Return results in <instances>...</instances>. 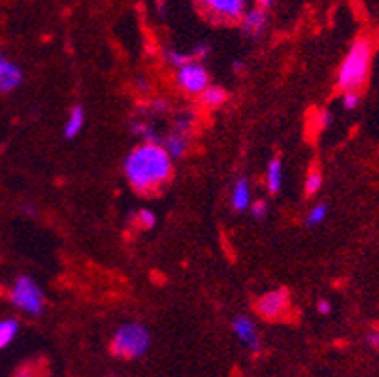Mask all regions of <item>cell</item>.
Wrapping results in <instances>:
<instances>
[{"mask_svg":"<svg viewBox=\"0 0 379 377\" xmlns=\"http://www.w3.org/2000/svg\"><path fill=\"white\" fill-rule=\"evenodd\" d=\"M124 178L134 191L149 194L165 187L174 174L170 155L160 144H140L124 158Z\"/></svg>","mask_w":379,"mask_h":377,"instance_id":"1","label":"cell"},{"mask_svg":"<svg viewBox=\"0 0 379 377\" xmlns=\"http://www.w3.org/2000/svg\"><path fill=\"white\" fill-rule=\"evenodd\" d=\"M373 51H376V40L370 35H360L355 38L351 48L347 49L344 61L340 64L338 75H336V85L340 91H360L364 89L370 70H372Z\"/></svg>","mask_w":379,"mask_h":377,"instance_id":"2","label":"cell"},{"mask_svg":"<svg viewBox=\"0 0 379 377\" xmlns=\"http://www.w3.org/2000/svg\"><path fill=\"white\" fill-rule=\"evenodd\" d=\"M151 343L149 330L138 322H124L111 338V353L118 358H140L147 353Z\"/></svg>","mask_w":379,"mask_h":377,"instance_id":"3","label":"cell"},{"mask_svg":"<svg viewBox=\"0 0 379 377\" xmlns=\"http://www.w3.org/2000/svg\"><path fill=\"white\" fill-rule=\"evenodd\" d=\"M10 302L14 304L15 308L21 309L23 313L38 317L41 315L44 306H46V296H44L40 285L33 277L19 275L12 285V291H10Z\"/></svg>","mask_w":379,"mask_h":377,"instance_id":"4","label":"cell"},{"mask_svg":"<svg viewBox=\"0 0 379 377\" xmlns=\"http://www.w3.org/2000/svg\"><path fill=\"white\" fill-rule=\"evenodd\" d=\"M176 83L187 95H200L210 85V72L200 61H189L176 68Z\"/></svg>","mask_w":379,"mask_h":377,"instance_id":"5","label":"cell"},{"mask_svg":"<svg viewBox=\"0 0 379 377\" xmlns=\"http://www.w3.org/2000/svg\"><path fill=\"white\" fill-rule=\"evenodd\" d=\"M200 8L221 23H240V19L248 10L246 0H198Z\"/></svg>","mask_w":379,"mask_h":377,"instance_id":"6","label":"cell"},{"mask_svg":"<svg viewBox=\"0 0 379 377\" xmlns=\"http://www.w3.org/2000/svg\"><path fill=\"white\" fill-rule=\"evenodd\" d=\"M289 302L290 296L287 288H274L259 298L255 309L262 319H277L289 309Z\"/></svg>","mask_w":379,"mask_h":377,"instance_id":"7","label":"cell"},{"mask_svg":"<svg viewBox=\"0 0 379 377\" xmlns=\"http://www.w3.org/2000/svg\"><path fill=\"white\" fill-rule=\"evenodd\" d=\"M232 330H234V334L240 338L241 342L248 345L249 349L253 351V353H259L262 347L261 343V336H259V330L253 324V321L246 315H238L232 321Z\"/></svg>","mask_w":379,"mask_h":377,"instance_id":"8","label":"cell"},{"mask_svg":"<svg viewBox=\"0 0 379 377\" xmlns=\"http://www.w3.org/2000/svg\"><path fill=\"white\" fill-rule=\"evenodd\" d=\"M268 25V14L262 8H251L246 10V14L240 19V27L243 35L251 36V38H259L264 33V28Z\"/></svg>","mask_w":379,"mask_h":377,"instance_id":"9","label":"cell"},{"mask_svg":"<svg viewBox=\"0 0 379 377\" xmlns=\"http://www.w3.org/2000/svg\"><path fill=\"white\" fill-rule=\"evenodd\" d=\"M160 145L165 147L172 160L174 158H183L189 151V140H187L185 134H180V132L168 134L165 140H160Z\"/></svg>","mask_w":379,"mask_h":377,"instance_id":"10","label":"cell"},{"mask_svg":"<svg viewBox=\"0 0 379 377\" xmlns=\"http://www.w3.org/2000/svg\"><path fill=\"white\" fill-rule=\"evenodd\" d=\"M23 82V72L14 62H6V66L0 72V91L2 93H12L17 89Z\"/></svg>","mask_w":379,"mask_h":377,"instance_id":"11","label":"cell"},{"mask_svg":"<svg viewBox=\"0 0 379 377\" xmlns=\"http://www.w3.org/2000/svg\"><path fill=\"white\" fill-rule=\"evenodd\" d=\"M200 104L207 108V110H215V108H221L223 104L227 102L228 93L219 85H207L206 89L200 93Z\"/></svg>","mask_w":379,"mask_h":377,"instance_id":"12","label":"cell"},{"mask_svg":"<svg viewBox=\"0 0 379 377\" xmlns=\"http://www.w3.org/2000/svg\"><path fill=\"white\" fill-rule=\"evenodd\" d=\"M251 206V191H249V181L246 178L238 179L232 189V208L236 212H246Z\"/></svg>","mask_w":379,"mask_h":377,"instance_id":"13","label":"cell"},{"mask_svg":"<svg viewBox=\"0 0 379 377\" xmlns=\"http://www.w3.org/2000/svg\"><path fill=\"white\" fill-rule=\"evenodd\" d=\"M83 125H85V110L82 106H74L68 111L66 123H64V138H68V140L76 138L82 132Z\"/></svg>","mask_w":379,"mask_h":377,"instance_id":"14","label":"cell"},{"mask_svg":"<svg viewBox=\"0 0 379 377\" xmlns=\"http://www.w3.org/2000/svg\"><path fill=\"white\" fill-rule=\"evenodd\" d=\"M283 185V165L279 158H272L266 166V187L272 194L281 191Z\"/></svg>","mask_w":379,"mask_h":377,"instance_id":"15","label":"cell"},{"mask_svg":"<svg viewBox=\"0 0 379 377\" xmlns=\"http://www.w3.org/2000/svg\"><path fill=\"white\" fill-rule=\"evenodd\" d=\"M131 131L134 136H138L142 140V144H160V138L157 136V132L151 125L145 123V121H136L132 123Z\"/></svg>","mask_w":379,"mask_h":377,"instance_id":"16","label":"cell"},{"mask_svg":"<svg viewBox=\"0 0 379 377\" xmlns=\"http://www.w3.org/2000/svg\"><path fill=\"white\" fill-rule=\"evenodd\" d=\"M17 332H19V322L15 319H2L0 321V349H4L14 342Z\"/></svg>","mask_w":379,"mask_h":377,"instance_id":"17","label":"cell"},{"mask_svg":"<svg viewBox=\"0 0 379 377\" xmlns=\"http://www.w3.org/2000/svg\"><path fill=\"white\" fill-rule=\"evenodd\" d=\"M329 215V206L324 202H319L315 206L311 208L308 215H306V226H317L321 225Z\"/></svg>","mask_w":379,"mask_h":377,"instance_id":"18","label":"cell"},{"mask_svg":"<svg viewBox=\"0 0 379 377\" xmlns=\"http://www.w3.org/2000/svg\"><path fill=\"white\" fill-rule=\"evenodd\" d=\"M321 187H323V176H321V172L310 170V174L306 176V181H304L306 194H308V196H313V194H317Z\"/></svg>","mask_w":379,"mask_h":377,"instance_id":"19","label":"cell"},{"mask_svg":"<svg viewBox=\"0 0 379 377\" xmlns=\"http://www.w3.org/2000/svg\"><path fill=\"white\" fill-rule=\"evenodd\" d=\"M166 59L172 64L174 68H180L181 64H185L189 61H194L191 53H183V51H176V49H168L166 51Z\"/></svg>","mask_w":379,"mask_h":377,"instance_id":"20","label":"cell"},{"mask_svg":"<svg viewBox=\"0 0 379 377\" xmlns=\"http://www.w3.org/2000/svg\"><path fill=\"white\" fill-rule=\"evenodd\" d=\"M360 102H362V96H360V93H357V91H347V93H344V96H342V106H344V110L347 111L357 110L360 106Z\"/></svg>","mask_w":379,"mask_h":377,"instance_id":"21","label":"cell"},{"mask_svg":"<svg viewBox=\"0 0 379 377\" xmlns=\"http://www.w3.org/2000/svg\"><path fill=\"white\" fill-rule=\"evenodd\" d=\"M136 221H138V225L142 226V228L149 230V228H153V226H155V223H157V215H155L151 210L142 208V210L136 213Z\"/></svg>","mask_w":379,"mask_h":377,"instance_id":"22","label":"cell"},{"mask_svg":"<svg viewBox=\"0 0 379 377\" xmlns=\"http://www.w3.org/2000/svg\"><path fill=\"white\" fill-rule=\"evenodd\" d=\"M251 215L255 217V219H262V217H266V213H268V204L264 202V200H255V202H251Z\"/></svg>","mask_w":379,"mask_h":377,"instance_id":"23","label":"cell"},{"mask_svg":"<svg viewBox=\"0 0 379 377\" xmlns=\"http://www.w3.org/2000/svg\"><path fill=\"white\" fill-rule=\"evenodd\" d=\"M191 55H193L194 61L204 59V57L210 55V46H207V44H198V46H194V48L191 49Z\"/></svg>","mask_w":379,"mask_h":377,"instance_id":"24","label":"cell"},{"mask_svg":"<svg viewBox=\"0 0 379 377\" xmlns=\"http://www.w3.org/2000/svg\"><path fill=\"white\" fill-rule=\"evenodd\" d=\"M193 127V123H191V119H185V117H181V119H178L176 121V132H180V134H185L189 132V129Z\"/></svg>","mask_w":379,"mask_h":377,"instance_id":"25","label":"cell"},{"mask_svg":"<svg viewBox=\"0 0 379 377\" xmlns=\"http://www.w3.org/2000/svg\"><path fill=\"white\" fill-rule=\"evenodd\" d=\"M366 343H368L372 349L379 351V332L378 330H372V332H368V334H366Z\"/></svg>","mask_w":379,"mask_h":377,"instance_id":"26","label":"cell"},{"mask_svg":"<svg viewBox=\"0 0 379 377\" xmlns=\"http://www.w3.org/2000/svg\"><path fill=\"white\" fill-rule=\"evenodd\" d=\"M317 311L321 313V315H329L332 311V304L326 298H323V300L317 302Z\"/></svg>","mask_w":379,"mask_h":377,"instance_id":"27","label":"cell"},{"mask_svg":"<svg viewBox=\"0 0 379 377\" xmlns=\"http://www.w3.org/2000/svg\"><path fill=\"white\" fill-rule=\"evenodd\" d=\"M331 123H332L331 111H321V113H319V125H321V129H326Z\"/></svg>","mask_w":379,"mask_h":377,"instance_id":"28","label":"cell"},{"mask_svg":"<svg viewBox=\"0 0 379 377\" xmlns=\"http://www.w3.org/2000/svg\"><path fill=\"white\" fill-rule=\"evenodd\" d=\"M151 110L155 111V113H163V111L168 110V104H166L165 100H155V102L151 104Z\"/></svg>","mask_w":379,"mask_h":377,"instance_id":"29","label":"cell"},{"mask_svg":"<svg viewBox=\"0 0 379 377\" xmlns=\"http://www.w3.org/2000/svg\"><path fill=\"white\" fill-rule=\"evenodd\" d=\"M255 2H257V6L262 8V10H266V12H268L270 8L274 6V2H276V0H255Z\"/></svg>","mask_w":379,"mask_h":377,"instance_id":"30","label":"cell"},{"mask_svg":"<svg viewBox=\"0 0 379 377\" xmlns=\"http://www.w3.org/2000/svg\"><path fill=\"white\" fill-rule=\"evenodd\" d=\"M6 59H4V55H2V51H0V72H2V68L6 66Z\"/></svg>","mask_w":379,"mask_h":377,"instance_id":"31","label":"cell"},{"mask_svg":"<svg viewBox=\"0 0 379 377\" xmlns=\"http://www.w3.org/2000/svg\"><path fill=\"white\" fill-rule=\"evenodd\" d=\"M232 66H234V70H241V68H243V62L236 61L234 64H232Z\"/></svg>","mask_w":379,"mask_h":377,"instance_id":"32","label":"cell"}]
</instances>
